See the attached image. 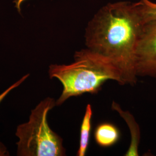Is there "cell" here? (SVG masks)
<instances>
[{
  "mask_svg": "<svg viewBox=\"0 0 156 156\" xmlns=\"http://www.w3.org/2000/svg\"><path fill=\"white\" fill-rule=\"evenodd\" d=\"M112 109L117 112L120 116L123 118L127 123L129 129L131 142L128 150L125 153V156H139L138 149L140 140V126L136 122L134 116L129 112L124 111L117 102L113 101L112 104Z\"/></svg>",
  "mask_w": 156,
  "mask_h": 156,
  "instance_id": "obj_5",
  "label": "cell"
},
{
  "mask_svg": "<svg viewBox=\"0 0 156 156\" xmlns=\"http://www.w3.org/2000/svg\"><path fill=\"white\" fill-rule=\"evenodd\" d=\"M55 106L54 98H46L31 111L28 122L17 126V156L66 155L63 140L50 128L48 122V113Z\"/></svg>",
  "mask_w": 156,
  "mask_h": 156,
  "instance_id": "obj_3",
  "label": "cell"
},
{
  "mask_svg": "<svg viewBox=\"0 0 156 156\" xmlns=\"http://www.w3.org/2000/svg\"><path fill=\"white\" fill-rule=\"evenodd\" d=\"M29 76H30V74H26V75H24L22 78H20L19 80H18L15 83L12 84L11 86H10L8 89H6L4 91H3L1 94H0V103L5 98L6 96L12 90L16 89L18 86H19L21 84H22L23 82H24L28 78Z\"/></svg>",
  "mask_w": 156,
  "mask_h": 156,
  "instance_id": "obj_9",
  "label": "cell"
},
{
  "mask_svg": "<svg viewBox=\"0 0 156 156\" xmlns=\"http://www.w3.org/2000/svg\"><path fill=\"white\" fill-rule=\"evenodd\" d=\"M93 114L92 106L88 104L86 107L84 115L80 126L79 146L76 156H85L88 149L91 130V119Z\"/></svg>",
  "mask_w": 156,
  "mask_h": 156,
  "instance_id": "obj_7",
  "label": "cell"
},
{
  "mask_svg": "<svg viewBox=\"0 0 156 156\" xmlns=\"http://www.w3.org/2000/svg\"><path fill=\"white\" fill-rule=\"evenodd\" d=\"M73 58L69 64H51L49 67L50 78L58 79L63 86L56 106L73 97L97 94L108 80L125 84L121 73L111 62L89 49L76 51Z\"/></svg>",
  "mask_w": 156,
  "mask_h": 156,
  "instance_id": "obj_2",
  "label": "cell"
},
{
  "mask_svg": "<svg viewBox=\"0 0 156 156\" xmlns=\"http://www.w3.org/2000/svg\"><path fill=\"white\" fill-rule=\"evenodd\" d=\"M135 63L138 77L156 79V17L143 27L136 46Z\"/></svg>",
  "mask_w": 156,
  "mask_h": 156,
  "instance_id": "obj_4",
  "label": "cell"
},
{
  "mask_svg": "<svg viewBox=\"0 0 156 156\" xmlns=\"http://www.w3.org/2000/svg\"><path fill=\"white\" fill-rule=\"evenodd\" d=\"M146 23L140 1H123L103 6L86 28L87 49L111 62L121 73L125 84L136 83L135 53Z\"/></svg>",
  "mask_w": 156,
  "mask_h": 156,
  "instance_id": "obj_1",
  "label": "cell"
},
{
  "mask_svg": "<svg viewBox=\"0 0 156 156\" xmlns=\"http://www.w3.org/2000/svg\"><path fill=\"white\" fill-rule=\"evenodd\" d=\"M26 1H28V0H14L13 2L15 4V6L17 10L19 12L21 11L22 4Z\"/></svg>",
  "mask_w": 156,
  "mask_h": 156,
  "instance_id": "obj_10",
  "label": "cell"
},
{
  "mask_svg": "<svg viewBox=\"0 0 156 156\" xmlns=\"http://www.w3.org/2000/svg\"><path fill=\"white\" fill-rule=\"evenodd\" d=\"M7 155H8V154L5 146L0 142V156H5Z\"/></svg>",
  "mask_w": 156,
  "mask_h": 156,
  "instance_id": "obj_11",
  "label": "cell"
},
{
  "mask_svg": "<svg viewBox=\"0 0 156 156\" xmlns=\"http://www.w3.org/2000/svg\"><path fill=\"white\" fill-rule=\"evenodd\" d=\"M145 14L146 22L156 17V3H154L150 0H140Z\"/></svg>",
  "mask_w": 156,
  "mask_h": 156,
  "instance_id": "obj_8",
  "label": "cell"
},
{
  "mask_svg": "<svg viewBox=\"0 0 156 156\" xmlns=\"http://www.w3.org/2000/svg\"><path fill=\"white\" fill-rule=\"evenodd\" d=\"M120 138L119 129L112 123H100L95 129V140L101 147H111L116 144Z\"/></svg>",
  "mask_w": 156,
  "mask_h": 156,
  "instance_id": "obj_6",
  "label": "cell"
}]
</instances>
